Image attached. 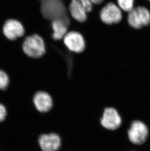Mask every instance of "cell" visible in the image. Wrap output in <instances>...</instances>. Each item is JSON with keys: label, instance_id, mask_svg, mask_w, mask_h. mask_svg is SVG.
<instances>
[{"label": "cell", "instance_id": "cell-1", "mask_svg": "<svg viewBox=\"0 0 150 151\" xmlns=\"http://www.w3.org/2000/svg\"><path fill=\"white\" fill-rule=\"evenodd\" d=\"M41 11L43 17L51 21L57 18L70 21L67 15L65 3L64 0H41Z\"/></svg>", "mask_w": 150, "mask_h": 151}, {"label": "cell", "instance_id": "cell-2", "mask_svg": "<svg viewBox=\"0 0 150 151\" xmlns=\"http://www.w3.org/2000/svg\"><path fill=\"white\" fill-rule=\"evenodd\" d=\"M22 49L28 57L39 59L46 53V46L43 37L39 34H33L24 37Z\"/></svg>", "mask_w": 150, "mask_h": 151}, {"label": "cell", "instance_id": "cell-3", "mask_svg": "<svg viewBox=\"0 0 150 151\" xmlns=\"http://www.w3.org/2000/svg\"><path fill=\"white\" fill-rule=\"evenodd\" d=\"M149 135L148 126L140 120H134L131 123L127 131L128 138L134 145L144 144Z\"/></svg>", "mask_w": 150, "mask_h": 151}, {"label": "cell", "instance_id": "cell-4", "mask_svg": "<svg viewBox=\"0 0 150 151\" xmlns=\"http://www.w3.org/2000/svg\"><path fill=\"white\" fill-rule=\"evenodd\" d=\"M122 123V118L116 109L108 107L104 109L100 119V124L105 130L114 131L120 128Z\"/></svg>", "mask_w": 150, "mask_h": 151}, {"label": "cell", "instance_id": "cell-5", "mask_svg": "<svg viewBox=\"0 0 150 151\" xmlns=\"http://www.w3.org/2000/svg\"><path fill=\"white\" fill-rule=\"evenodd\" d=\"M100 20L104 24L112 26L121 22L122 19L121 10L113 2L105 4L99 11Z\"/></svg>", "mask_w": 150, "mask_h": 151}, {"label": "cell", "instance_id": "cell-6", "mask_svg": "<svg viewBox=\"0 0 150 151\" xmlns=\"http://www.w3.org/2000/svg\"><path fill=\"white\" fill-rule=\"evenodd\" d=\"M65 47L71 52L79 54L83 52L86 48V41L84 36L79 32L70 30L63 39Z\"/></svg>", "mask_w": 150, "mask_h": 151}, {"label": "cell", "instance_id": "cell-7", "mask_svg": "<svg viewBox=\"0 0 150 151\" xmlns=\"http://www.w3.org/2000/svg\"><path fill=\"white\" fill-rule=\"evenodd\" d=\"M128 23L131 27L139 29L150 23V12L146 7L138 6L129 12Z\"/></svg>", "mask_w": 150, "mask_h": 151}, {"label": "cell", "instance_id": "cell-8", "mask_svg": "<svg viewBox=\"0 0 150 151\" xmlns=\"http://www.w3.org/2000/svg\"><path fill=\"white\" fill-rule=\"evenodd\" d=\"M3 34L10 41H15L25 36V29L18 20L10 19L5 22L3 27Z\"/></svg>", "mask_w": 150, "mask_h": 151}, {"label": "cell", "instance_id": "cell-9", "mask_svg": "<svg viewBox=\"0 0 150 151\" xmlns=\"http://www.w3.org/2000/svg\"><path fill=\"white\" fill-rule=\"evenodd\" d=\"M38 143L41 151H59L62 141L58 134L51 132L41 134L39 137Z\"/></svg>", "mask_w": 150, "mask_h": 151}, {"label": "cell", "instance_id": "cell-10", "mask_svg": "<svg viewBox=\"0 0 150 151\" xmlns=\"http://www.w3.org/2000/svg\"><path fill=\"white\" fill-rule=\"evenodd\" d=\"M33 103L37 111L41 113H47L53 108L54 102L51 95L44 91H39L34 94Z\"/></svg>", "mask_w": 150, "mask_h": 151}, {"label": "cell", "instance_id": "cell-11", "mask_svg": "<svg viewBox=\"0 0 150 151\" xmlns=\"http://www.w3.org/2000/svg\"><path fill=\"white\" fill-rule=\"evenodd\" d=\"M70 21L62 18H57L51 21V38L55 41H59L64 39L68 32Z\"/></svg>", "mask_w": 150, "mask_h": 151}, {"label": "cell", "instance_id": "cell-12", "mask_svg": "<svg viewBox=\"0 0 150 151\" xmlns=\"http://www.w3.org/2000/svg\"><path fill=\"white\" fill-rule=\"evenodd\" d=\"M68 10L71 17L78 23L83 24L88 19V14L84 9L79 0H71Z\"/></svg>", "mask_w": 150, "mask_h": 151}, {"label": "cell", "instance_id": "cell-13", "mask_svg": "<svg viewBox=\"0 0 150 151\" xmlns=\"http://www.w3.org/2000/svg\"><path fill=\"white\" fill-rule=\"evenodd\" d=\"M118 6L124 12H129L134 9L135 0H116Z\"/></svg>", "mask_w": 150, "mask_h": 151}, {"label": "cell", "instance_id": "cell-14", "mask_svg": "<svg viewBox=\"0 0 150 151\" xmlns=\"http://www.w3.org/2000/svg\"><path fill=\"white\" fill-rule=\"evenodd\" d=\"M9 84V78L7 73L0 69V90L4 91L7 88Z\"/></svg>", "mask_w": 150, "mask_h": 151}, {"label": "cell", "instance_id": "cell-15", "mask_svg": "<svg viewBox=\"0 0 150 151\" xmlns=\"http://www.w3.org/2000/svg\"><path fill=\"white\" fill-rule=\"evenodd\" d=\"M82 7L87 14H89L94 9L93 4L90 0H79Z\"/></svg>", "mask_w": 150, "mask_h": 151}, {"label": "cell", "instance_id": "cell-16", "mask_svg": "<svg viewBox=\"0 0 150 151\" xmlns=\"http://www.w3.org/2000/svg\"><path fill=\"white\" fill-rule=\"evenodd\" d=\"M7 116V110L6 107L0 103V122H3L6 119Z\"/></svg>", "mask_w": 150, "mask_h": 151}, {"label": "cell", "instance_id": "cell-17", "mask_svg": "<svg viewBox=\"0 0 150 151\" xmlns=\"http://www.w3.org/2000/svg\"><path fill=\"white\" fill-rule=\"evenodd\" d=\"M94 4L96 5H99L101 4L104 3L105 0H90Z\"/></svg>", "mask_w": 150, "mask_h": 151}, {"label": "cell", "instance_id": "cell-18", "mask_svg": "<svg viewBox=\"0 0 150 151\" xmlns=\"http://www.w3.org/2000/svg\"><path fill=\"white\" fill-rule=\"evenodd\" d=\"M124 89H123V90H122L121 91H120V93H120V94H121L122 92V91H124ZM120 94H119V95H120ZM118 97H119V96H118ZM118 97H117V98H116V100H115V101H114V103H115V101H116V99H118ZM114 104H113V105H114Z\"/></svg>", "mask_w": 150, "mask_h": 151}, {"label": "cell", "instance_id": "cell-19", "mask_svg": "<svg viewBox=\"0 0 150 151\" xmlns=\"http://www.w3.org/2000/svg\"></svg>", "mask_w": 150, "mask_h": 151}, {"label": "cell", "instance_id": "cell-20", "mask_svg": "<svg viewBox=\"0 0 150 151\" xmlns=\"http://www.w3.org/2000/svg\"><path fill=\"white\" fill-rule=\"evenodd\" d=\"M149 1H150V0H149Z\"/></svg>", "mask_w": 150, "mask_h": 151}]
</instances>
